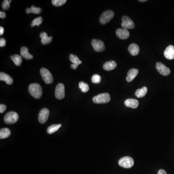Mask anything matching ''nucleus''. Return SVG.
Instances as JSON below:
<instances>
[{
    "label": "nucleus",
    "mask_w": 174,
    "mask_h": 174,
    "mask_svg": "<svg viewBox=\"0 0 174 174\" xmlns=\"http://www.w3.org/2000/svg\"><path fill=\"white\" fill-rule=\"evenodd\" d=\"M6 109H7V106L3 104H1L0 105V113H3Z\"/></svg>",
    "instance_id": "32"
},
{
    "label": "nucleus",
    "mask_w": 174,
    "mask_h": 174,
    "mask_svg": "<svg viewBox=\"0 0 174 174\" xmlns=\"http://www.w3.org/2000/svg\"><path fill=\"white\" fill-rule=\"evenodd\" d=\"M19 118L18 114L14 111L8 112L4 116V122L8 124H15Z\"/></svg>",
    "instance_id": "4"
},
{
    "label": "nucleus",
    "mask_w": 174,
    "mask_h": 174,
    "mask_svg": "<svg viewBox=\"0 0 174 174\" xmlns=\"http://www.w3.org/2000/svg\"><path fill=\"white\" fill-rule=\"evenodd\" d=\"M29 92L31 95L36 99H39L42 95V89L39 84H31L29 86Z\"/></svg>",
    "instance_id": "1"
},
{
    "label": "nucleus",
    "mask_w": 174,
    "mask_h": 174,
    "mask_svg": "<svg viewBox=\"0 0 174 174\" xmlns=\"http://www.w3.org/2000/svg\"><path fill=\"white\" fill-rule=\"evenodd\" d=\"M6 45V41L3 38H1L0 39V46L3 47Z\"/></svg>",
    "instance_id": "33"
},
{
    "label": "nucleus",
    "mask_w": 174,
    "mask_h": 174,
    "mask_svg": "<svg viewBox=\"0 0 174 174\" xmlns=\"http://www.w3.org/2000/svg\"><path fill=\"white\" fill-rule=\"evenodd\" d=\"M55 97L58 99H62L65 97V86L62 83H59L56 86L55 92Z\"/></svg>",
    "instance_id": "8"
},
{
    "label": "nucleus",
    "mask_w": 174,
    "mask_h": 174,
    "mask_svg": "<svg viewBox=\"0 0 174 174\" xmlns=\"http://www.w3.org/2000/svg\"><path fill=\"white\" fill-rule=\"evenodd\" d=\"M4 33V28L2 26L0 27V35H2Z\"/></svg>",
    "instance_id": "37"
},
{
    "label": "nucleus",
    "mask_w": 174,
    "mask_h": 174,
    "mask_svg": "<svg viewBox=\"0 0 174 174\" xmlns=\"http://www.w3.org/2000/svg\"><path fill=\"white\" fill-rule=\"evenodd\" d=\"M92 45L94 50L96 52H101L105 49L104 43L101 40L93 39L92 41Z\"/></svg>",
    "instance_id": "9"
},
{
    "label": "nucleus",
    "mask_w": 174,
    "mask_h": 174,
    "mask_svg": "<svg viewBox=\"0 0 174 174\" xmlns=\"http://www.w3.org/2000/svg\"><path fill=\"white\" fill-rule=\"evenodd\" d=\"M26 13H27V14H30V13H32V12H31V8H27Z\"/></svg>",
    "instance_id": "38"
},
{
    "label": "nucleus",
    "mask_w": 174,
    "mask_h": 174,
    "mask_svg": "<svg viewBox=\"0 0 174 174\" xmlns=\"http://www.w3.org/2000/svg\"><path fill=\"white\" fill-rule=\"evenodd\" d=\"M78 66V65H76V64H72L70 66H71V68L73 69L76 70V69Z\"/></svg>",
    "instance_id": "35"
},
{
    "label": "nucleus",
    "mask_w": 174,
    "mask_h": 174,
    "mask_svg": "<svg viewBox=\"0 0 174 174\" xmlns=\"http://www.w3.org/2000/svg\"><path fill=\"white\" fill-rule=\"evenodd\" d=\"M6 17V14L3 11L0 12V18H4Z\"/></svg>",
    "instance_id": "34"
},
{
    "label": "nucleus",
    "mask_w": 174,
    "mask_h": 174,
    "mask_svg": "<svg viewBox=\"0 0 174 174\" xmlns=\"http://www.w3.org/2000/svg\"><path fill=\"white\" fill-rule=\"evenodd\" d=\"M11 2V0H10V1H9V0H4V1H3L2 3V6L3 9L4 10H8L9 8Z\"/></svg>",
    "instance_id": "30"
},
{
    "label": "nucleus",
    "mask_w": 174,
    "mask_h": 174,
    "mask_svg": "<svg viewBox=\"0 0 174 174\" xmlns=\"http://www.w3.org/2000/svg\"><path fill=\"white\" fill-rule=\"evenodd\" d=\"M79 87L83 92H87L89 91L90 88L88 84L81 81L79 83Z\"/></svg>",
    "instance_id": "26"
},
{
    "label": "nucleus",
    "mask_w": 174,
    "mask_h": 174,
    "mask_svg": "<svg viewBox=\"0 0 174 174\" xmlns=\"http://www.w3.org/2000/svg\"><path fill=\"white\" fill-rule=\"evenodd\" d=\"M148 92V89L146 87H144L141 89H138L135 92V94L136 97L141 98L144 97Z\"/></svg>",
    "instance_id": "21"
},
{
    "label": "nucleus",
    "mask_w": 174,
    "mask_h": 174,
    "mask_svg": "<svg viewBox=\"0 0 174 174\" xmlns=\"http://www.w3.org/2000/svg\"><path fill=\"white\" fill-rule=\"evenodd\" d=\"M121 26L125 29H133L135 27L134 22L130 18L126 16H124L121 18Z\"/></svg>",
    "instance_id": "7"
},
{
    "label": "nucleus",
    "mask_w": 174,
    "mask_h": 174,
    "mask_svg": "<svg viewBox=\"0 0 174 174\" xmlns=\"http://www.w3.org/2000/svg\"><path fill=\"white\" fill-rule=\"evenodd\" d=\"M40 74L45 83L50 84L53 82V76L49 70L45 68H42L40 69Z\"/></svg>",
    "instance_id": "5"
},
{
    "label": "nucleus",
    "mask_w": 174,
    "mask_h": 174,
    "mask_svg": "<svg viewBox=\"0 0 174 174\" xmlns=\"http://www.w3.org/2000/svg\"><path fill=\"white\" fill-rule=\"evenodd\" d=\"M158 174H167V173L165 170H163V169H161L158 171Z\"/></svg>",
    "instance_id": "36"
},
{
    "label": "nucleus",
    "mask_w": 174,
    "mask_h": 174,
    "mask_svg": "<svg viewBox=\"0 0 174 174\" xmlns=\"http://www.w3.org/2000/svg\"><path fill=\"white\" fill-rule=\"evenodd\" d=\"M10 130L8 128H2L0 130V138L4 139L10 135Z\"/></svg>",
    "instance_id": "23"
},
{
    "label": "nucleus",
    "mask_w": 174,
    "mask_h": 174,
    "mask_svg": "<svg viewBox=\"0 0 174 174\" xmlns=\"http://www.w3.org/2000/svg\"><path fill=\"white\" fill-rule=\"evenodd\" d=\"M119 165L125 168H130L134 165V161L132 158L126 156L119 160Z\"/></svg>",
    "instance_id": "6"
},
{
    "label": "nucleus",
    "mask_w": 174,
    "mask_h": 174,
    "mask_svg": "<svg viewBox=\"0 0 174 174\" xmlns=\"http://www.w3.org/2000/svg\"><path fill=\"white\" fill-rule=\"evenodd\" d=\"M40 37L41 39L42 44L44 45L50 44L53 39L52 36H48L45 32H42L41 33H40Z\"/></svg>",
    "instance_id": "17"
},
{
    "label": "nucleus",
    "mask_w": 174,
    "mask_h": 174,
    "mask_svg": "<svg viewBox=\"0 0 174 174\" xmlns=\"http://www.w3.org/2000/svg\"><path fill=\"white\" fill-rule=\"evenodd\" d=\"M0 80L5 81L8 85H11L13 82V78L8 74L3 72H1L0 73Z\"/></svg>",
    "instance_id": "20"
},
{
    "label": "nucleus",
    "mask_w": 174,
    "mask_h": 174,
    "mask_svg": "<svg viewBox=\"0 0 174 174\" xmlns=\"http://www.w3.org/2000/svg\"><path fill=\"white\" fill-rule=\"evenodd\" d=\"M138 74V70L136 69L132 68L129 70L128 72L127 76L126 77V81L127 82H131L137 76Z\"/></svg>",
    "instance_id": "14"
},
{
    "label": "nucleus",
    "mask_w": 174,
    "mask_h": 174,
    "mask_svg": "<svg viewBox=\"0 0 174 174\" xmlns=\"http://www.w3.org/2000/svg\"><path fill=\"white\" fill-rule=\"evenodd\" d=\"M156 69L157 70L160 74H161L164 76H167L170 74L171 71H170V69L167 67L161 62H158L156 63Z\"/></svg>",
    "instance_id": "10"
},
{
    "label": "nucleus",
    "mask_w": 174,
    "mask_h": 174,
    "mask_svg": "<svg viewBox=\"0 0 174 174\" xmlns=\"http://www.w3.org/2000/svg\"><path fill=\"white\" fill-rule=\"evenodd\" d=\"M66 0H52V3L55 7H61L66 2Z\"/></svg>",
    "instance_id": "28"
},
{
    "label": "nucleus",
    "mask_w": 174,
    "mask_h": 174,
    "mask_svg": "<svg viewBox=\"0 0 174 174\" xmlns=\"http://www.w3.org/2000/svg\"><path fill=\"white\" fill-rule=\"evenodd\" d=\"M114 12L110 10L103 12L100 18V23L102 24H106L114 18Z\"/></svg>",
    "instance_id": "3"
},
{
    "label": "nucleus",
    "mask_w": 174,
    "mask_h": 174,
    "mask_svg": "<svg viewBox=\"0 0 174 174\" xmlns=\"http://www.w3.org/2000/svg\"><path fill=\"white\" fill-rule=\"evenodd\" d=\"M164 55L167 59L169 60L174 59V46L170 45L167 47L164 52Z\"/></svg>",
    "instance_id": "13"
},
{
    "label": "nucleus",
    "mask_w": 174,
    "mask_h": 174,
    "mask_svg": "<svg viewBox=\"0 0 174 174\" xmlns=\"http://www.w3.org/2000/svg\"><path fill=\"white\" fill-rule=\"evenodd\" d=\"M139 2H146L147 0H140L139 1Z\"/></svg>",
    "instance_id": "39"
},
{
    "label": "nucleus",
    "mask_w": 174,
    "mask_h": 174,
    "mask_svg": "<svg viewBox=\"0 0 174 174\" xmlns=\"http://www.w3.org/2000/svg\"><path fill=\"white\" fill-rule=\"evenodd\" d=\"M50 111L48 108H44L40 110L38 116V120L41 124H44L48 120Z\"/></svg>",
    "instance_id": "11"
},
{
    "label": "nucleus",
    "mask_w": 174,
    "mask_h": 174,
    "mask_svg": "<svg viewBox=\"0 0 174 174\" xmlns=\"http://www.w3.org/2000/svg\"><path fill=\"white\" fill-rule=\"evenodd\" d=\"M111 100L109 94L108 93H103L94 96L92 101L95 103H108Z\"/></svg>",
    "instance_id": "2"
},
{
    "label": "nucleus",
    "mask_w": 174,
    "mask_h": 174,
    "mask_svg": "<svg viewBox=\"0 0 174 174\" xmlns=\"http://www.w3.org/2000/svg\"><path fill=\"white\" fill-rule=\"evenodd\" d=\"M117 66V63L114 61H107L105 62L103 65V68L104 70L109 71H111L116 68Z\"/></svg>",
    "instance_id": "15"
},
{
    "label": "nucleus",
    "mask_w": 174,
    "mask_h": 174,
    "mask_svg": "<svg viewBox=\"0 0 174 174\" xmlns=\"http://www.w3.org/2000/svg\"><path fill=\"white\" fill-rule=\"evenodd\" d=\"M116 34L119 38L123 40L127 39L130 36V33L128 30L124 28L118 29L116 30Z\"/></svg>",
    "instance_id": "12"
},
{
    "label": "nucleus",
    "mask_w": 174,
    "mask_h": 174,
    "mask_svg": "<svg viewBox=\"0 0 174 174\" xmlns=\"http://www.w3.org/2000/svg\"><path fill=\"white\" fill-rule=\"evenodd\" d=\"M31 12L35 14H39L42 12V9L40 8H36L34 5H32L30 8Z\"/></svg>",
    "instance_id": "31"
},
{
    "label": "nucleus",
    "mask_w": 174,
    "mask_h": 174,
    "mask_svg": "<svg viewBox=\"0 0 174 174\" xmlns=\"http://www.w3.org/2000/svg\"><path fill=\"white\" fill-rule=\"evenodd\" d=\"M101 81V77L99 75L95 74L92 76V81L93 83H99Z\"/></svg>",
    "instance_id": "29"
},
{
    "label": "nucleus",
    "mask_w": 174,
    "mask_h": 174,
    "mask_svg": "<svg viewBox=\"0 0 174 174\" xmlns=\"http://www.w3.org/2000/svg\"><path fill=\"white\" fill-rule=\"evenodd\" d=\"M125 105L128 108H136L139 105V102L134 99H128L124 102Z\"/></svg>",
    "instance_id": "16"
},
{
    "label": "nucleus",
    "mask_w": 174,
    "mask_h": 174,
    "mask_svg": "<svg viewBox=\"0 0 174 174\" xmlns=\"http://www.w3.org/2000/svg\"><path fill=\"white\" fill-rule=\"evenodd\" d=\"M128 49L130 54L133 56H135L138 55L140 51L139 46L134 43L131 44Z\"/></svg>",
    "instance_id": "18"
},
{
    "label": "nucleus",
    "mask_w": 174,
    "mask_h": 174,
    "mask_svg": "<svg viewBox=\"0 0 174 174\" xmlns=\"http://www.w3.org/2000/svg\"><path fill=\"white\" fill-rule=\"evenodd\" d=\"M20 55L23 58L26 60L32 59L34 56L29 52L28 49L26 46H23L20 50Z\"/></svg>",
    "instance_id": "19"
},
{
    "label": "nucleus",
    "mask_w": 174,
    "mask_h": 174,
    "mask_svg": "<svg viewBox=\"0 0 174 174\" xmlns=\"http://www.w3.org/2000/svg\"><path fill=\"white\" fill-rule=\"evenodd\" d=\"M11 59L13 61L15 65L18 66H20L22 62V57L18 54L11 56Z\"/></svg>",
    "instance_id": "22"
},
{
    "label": "nucleus",
    "mask_w": 174,
    "mask_h": 174,
    "mask_svg": "<svg viewBox=\"0 0 174 174\" xmlns=\"http://www.w3.org/2000/svg\"><path fill=\"white\" fill-rule=\"evenodd\" d=\"M61 125L60 124H53L50 126L47 129V132L49 134H52L53 133L58 131L59 129L61 127Z\"/></svg>",
    "instance_id": "24"
},
{
    "label": "nucleus",
    "mask_w": 174,
    "mask_h": 174,
    "mask_svg": "<svg viewBox=\"0 0 174 174\" xmlns=\"http://www.w3.org/2000/svg\"><path fill=\"white\" fill-rule=\"evenodd\" d=\"M70 60L73 64H76V65H78L81 64L82 61L79 60V58L77 57V56L73 54H71L69 55Z\"/></svg>",
    "instance_id": "25"
},
{
    "label": "nucleus",
    "mask_w": 174,
    "mask_h": 174,
    "mask_svg": "<svg viewBox=\"0 0 174 174\" xmlns=\"http://www.w3.org/2000/svg\"><path fill=\"white\" fill-rule=\"evenodd\" d=\"M43 22V18L41 17H39L37 18H35L32 21L31 23V27H34L35 26H37L39 27L40 24H41V23Z\"/></svg>",
    "instance_id": "27"
}]
</instances>
